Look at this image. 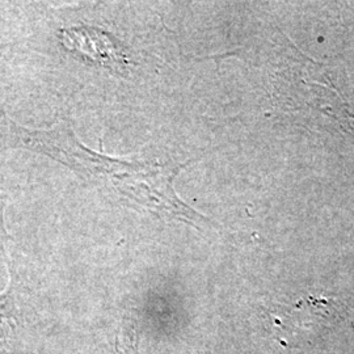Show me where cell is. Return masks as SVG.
I'll return each mask as SVG.
<instances>
[{
  "label": "cell",
  "mask_w": 354,
  "mask_h": 354,
  "mask_svg": "<svg viewBox=\"0 0 354 354\" xmlns=\"http://www.w3.org/2000/svg\"><path fill=\"white\" fill-rule=\"evenodd\" d=\"M7 203V196L0 189V245H3L6 241H8V232L4 228V222H3V210Z\"/></svg>",
  "instance_id": "obj_1"
}]
</instances>
